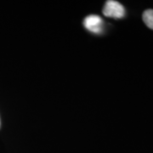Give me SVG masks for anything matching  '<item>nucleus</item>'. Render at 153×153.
Listing matches in <instances>:
<instances>
[{
    "mask_svg": "<svg viewBox=\"0 0 153 153\" xmlns=\"http://www.w3.org/2000/svg\"><path fill=\"white\" fill-rule=\"evenodd\" d=\"M103 14L106 17L121 19L125 16V9L119 2L109 0L105 4Z\"/></svg>",
    "mask_w": 153,
    "mask_h": 153,
    "instance_id": "1",
    "label": "nucleus"
},
{
    "mask_svg": "<svg viewBox=\"0 0 153 153\" xmlns=\"http://www.w3.org/2000/svg\"><path fill=\"white\" fill-rule=\"evenodd\" d=\"M83 26L91 33H101L104 29V21L99 16L91 15L84 19Z\"/></svg>",
    "mask_w": 153,
    "mask_h": 153,
    "instance_id": "2",
    "label": "nucleus"
},
{
    "mask_svg": "<svg viewBox=\"0 0 153 153\" xmlns=\"http://www.w3.org/2000/svg\"><path fill=\"white\" fill-rule=\"evenodd\" d=\"M143 22L148 27L153 30V10H146L143 13Z\"/></svg>",
    "mask_w": 153,
    "mask_h": 153,
    "instance_id": "3",
    "label": "nucleus"
}]
</instances>
